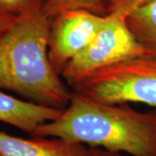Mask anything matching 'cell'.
<instances>
[{
    "label": "cell",
    "instance_id": "1",
    "mask_svg": "<svg viewBox=\"0 0 156 156\" xmlns=\"http://www.w3.org/2000/svg\"><path fill=\"white\" fill-rule=\"evenodd\" d=\"M32 134L131 156H156V108L140 112L128 104L95 101L72 90L61 115Z\"/></svg>",
    "mask_w": 156,
    "mask_h": 156
},
{
    "label": "cell",
    "instance_id": "2",
    "mask_svg": "<svg viewBox=\"0 0 156 156\" xmlns=\"http://www.w3.org/2000/svg\"><path fill=\"white\" fill-rule=\"evenodd\" d=\"M44 2V1H43ZM50 18L43 3L19 15L0 34V89L28 101L63 109L71 93L49 58Z\"/></svg>",
    "mask_w": 156,
    "mask_h": 156
},
{
    "label": "cell",
    "instance_id": "3",
    "mask_svg": "<svg viewBox=\"0 0 156 156\" xmlns=\"http://www.w3.org/2000/svg\"><path fill=\"white\" fill-rule=\"evenodd\" d=\"M71 89L99 102H137L156 108V57L136 56L101 68Z\"/></svg>",
    "mask_w": 156,
    "mask_h": 156
},
{
    "label": "cell",
    "instance_id": "4",
    "mask_svg": "<svg viewBox=\"0 0 156 156\" xmlns=\"http://www.w3.org/2000/svg\"><path fill=\"white\" fill-rule=\"evenodd\" d=\"M151 56L137 41L126 23V17L109 14L95 38L63 69L61 76L70 87L101 68L136 56Z\"/></svg>",
    "mask_w": 156,
    "mask_h": 156
},
{
    "label": "cell",
    "instance_id": "5",
    "mask_svg": "<svg viewBox=\"0 0 156 156\" xmlns=\"http://www.w3.org/2000/svg\"><path fill=\"white\" fill-rule=\"evenodd\" d=\"M104 17L85 10H69L50 19L48 53L59 75L95 38Z\"/></svg>",
    "mask_w": 156,
    "mask_h": 156
},
{
    "label": "cell",
    "instance_id": "6",
    "mask_svg": "<svg viewBox=\"0 0 156 156\" xmlns=\"http://www.w3.org/2000/svg\"><path fill=\"white\" fill-rule=\"evenodd\" d=\"M1 156H89L85 145L59 137L24 139L0 131Z\"/></svg>",
    "mask_w": 156,
    "mask_h": 156
},
{
    "label": "cell",
    "instance_id": "7",
    "mask_svg": "<svg viewBox=\"0 0 156 156\" xmlns=\"http://www.w3.org/2000/svg\"><path fill=\"white\" fill-rule=\"evenodd\" d=\"M62 109L23 101L0 89V122L33 134L39 126L56 119Z\"/></svg>",
    "mask_w": 156,
    "mask_h": 156
},
{
    "label": "cell",
    "instance_id": "8",
    "mask_svg": "<svg viewBox=\"0 0 156 156\" xmlns=\"http://www.w3.org/2000/svg\"><path fill=\"white\" fill-rule=\"evenodd\" d=\"M126 23L140 44L156 57V0L131 11L126 17Z\"/></svg>",
    "mask_w": 156,
    "mask_h": 156
},
{
    "label": "cell",
    "instance_id": "9",
    "mask_svg": "<svg viewBox=\"0 0 156 156\" xmlns=\"http://www.w3.org/2000/svg\"><path fill=\"white\" fill-rule=\"evenodd\" d=\"M85 10L106 16L101 0H44L43 11L50 19L62 11Z\"/></svg>",
    "mask_w": 156,
    "mask_h": 156
},
{
    "label": "cell",
    "instance_id": "10",
    "mask_svg": "<svg viewBox=\"0 0 156 156\" xmlns=\"http://www.w3.org/2000/svg\"><path fill=\"white\" fill-rule=\"evenodd\" d=\"M150 0H101L106 15L118 14L127 17L137 7Z\"/></svg>",
    "mask_w": 156,
    "mask_h": 156
},
{
    "label": "cell",
    "instance_id": "11",
    "mask_svg": "<svg viewBox=\"0 0 156 156\" xmlns=\"http://www.w3.org/2000/svg\"><path fill=\"white\" fill-rule=\"evenodd\" d=\"M43 1L44 0H0V9L11 15L19 16L41 5Z\"/></svg>",
    "mask_w": 156,
    "mask_h": 156
},
{
    "label": "cell",
    "instance_id": "12",
    "mask_svg": "<svg viewBox=\"0 0 156 156\" xmlns=\"http://www.w3.org/2000/svg\"><path fill=\"white\" fill-rule=\"evenodd\" d=\"M17 17L18 16H14V15L9 14L0 9V34L9 28L11 24L15 22Z\"/></svg>",
    "mask_w": 156,
    "mask_h": 156
},
{
    "label": "cell",
    "instance_id": "13",
    "mask_svg": "<svg viewBox=\"0 0 156 156\" xmlns=\"http://www.w3.org/2000/svg\"><path fill=\"white\" fill-rule=\"evenodd\" d=\"M89 156H126L124 154L109 152L100 147H89Z\"/></svg>",
    "mask_w": 156,
    "mask_h": 156
},
{
    "label": "cell",
    "instance_id": "14",
    "mask_svg": "<svg viewBox=\"0 0 156 156\" xmlns=\"http://www.w3.org/2000/svg\"><path fill=\"white\" fill-rule=\"evenodd\" d=\"M0 156H1V155H0Z\"/></svg>",
    "mask_w": 156,
    "mask_h": 156
}]
</instances>
